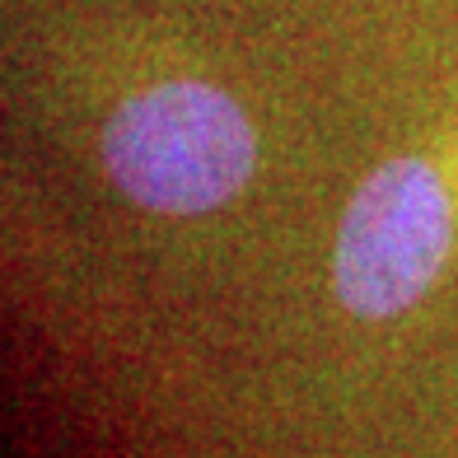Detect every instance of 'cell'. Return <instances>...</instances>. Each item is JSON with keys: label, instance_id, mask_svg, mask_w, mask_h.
Masks as SVG:
<instances>
[{"label": "cell", "instance_id": "obj_1", "mask_svg": "<svg viewBox=\"0 0 458 458\" xmlns=\"http://www.w3.org/2000/svg\"><path fill=\"white\" fill-rule=\"evenodd\" d=\"M258 164L253 122L225 89L174 80L127 98L103 127V169L117 192L159 216L225 206Z\"/></svg>", "mask_w": 458, "mask_h": 458}, {"label": "cell", "instance_id": "obj_2", "mask_svg": "<svg viewBox=\"0 0 458 458\" xmlns=\"http://www.w3.org/2000/svg\"><path fill=\"white\" fill-rule=\"evenodd\" d=\"M454 243V211L440 174L426 159L379 164L351 197L332 285L356 318H393L426 295Z\"/></svg>", "mask_w": 458, "mask_h": 458}]
</instances>
